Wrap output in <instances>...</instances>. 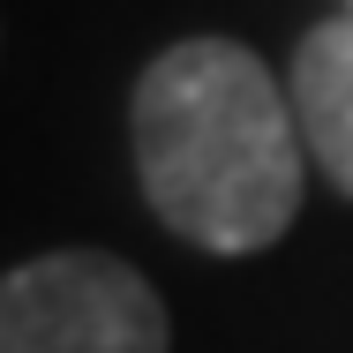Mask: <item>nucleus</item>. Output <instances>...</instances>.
<instances>
[{"label": "nucleus", "mask_w": 353, "mask_h": 353, "mask_svg": "<svg viewBox=\"0 0 353 353\" xmlns=\"http://www.w3.org/2000/svg\"><path fill=\"white\" fill-rule=\"evenodd\" d=\"M143 196L203 256H256L301 211L293 90L233 38H181L128 98Z\"/></svg>", "instance_id": "obj_1"}, {"label": "nucleus", "mask_w": 353, "mask_h": 353, "mask_svg": "<svg viewBox=\"0 0 353 353\" xmlns=\"http://www.w3.org/2000/svg\"><path fill=\"white\" fill-rule=\"evenodd\" d=\"M0 353H173V323L136 263L46 248L0 271Z\"/></svg>", "instance_id": "obj_2"}, {"label": "nucleus", "mask_w": 353, "mask_h": 353, "mask_svg": "<svg viewBox=\"0 0 353 353\" xmlns=\"http://www.w3.org/2000/svg\"><path fill=\"white\" fill-rule=\"evenodd\" d=\"M293 121L308 158L331 173V188L353 196V15H331L293 53Z\"/></svg>", "instance_id": "obj_3"}]
</instances>
